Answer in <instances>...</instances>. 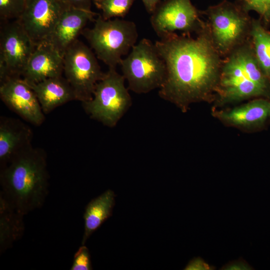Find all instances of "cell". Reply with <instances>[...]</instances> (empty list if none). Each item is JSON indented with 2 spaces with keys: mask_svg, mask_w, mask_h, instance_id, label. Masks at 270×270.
<instances>
[{
  "mask_svg": "<svg viewBox=\"0 0 270 270\" xmlns=\"http://www.w3.org/2000/svg\"><path fill=\"white\" fill-rule=\"evenodd\" d=\"M63 74V56L46 42L36 46L22 78L29 84H34Z\"/></svg>",
  "mask_w": 270,
  "mask_h": 270,
  "instance_id": "9a60e30c",
  "label": "cell"
},
{
  "mask_svg": "<svg viewBox=\"0 0 270 270\" xmlns=\"http://www.w3.org/2000/svg\"><path fill=\"white\" fill-rule=\"evenodd\" d=\"M216 267L210 264L200 256L194 257L189 261L184 270H214Z\"/></svg>",
  "mask_w": 270,
  "mask_h": 270,
  "instance_id": "d4e9b609",
  "label": "cell"
},
{
  "mask_svg": "<svg viewBox=\"0 0 270 270\" xmlns=\"http://www.w3.org/2000/svg\"><path fill=\"white\" fill-rule=\"evenodd\" d=\"M44 114L68 102L76 100L71 86L62 76L29 84Z\"/></svg>",
  "mask_w": 270,
  "mask_h": 270,
  "instance_id": "e0dca14e",
  "label": "cell"
},
{
  "mask_svg": "<svg viewBox=\"0 0 270 270\" xmlns=\"http://www.w3.org/2000/svg\"><path fill=\"white\" fill-rule=\"evenodd\" d=\"M191 34L176 32L154 43L166 68L159 96L187 112L190 106L215 100L223 58L212 40L206 22Z\"/></svg>",
  "mask_w": 270,
  "mask_h": 270,
  "instance_id": "6da1fadb",
  "label": "cell"
},
{
  "mask_svg": "<svg viewBox=\"0 0 270 270\" xmlns=\"http://www.w3.org/2000/svg\"><path fill=\"white\" fill-rule=\"evenodd\" d=\"M152 26L160 38L177 31L191 34L201 27L200 10L191 0H164L151 14Z\"/></svg>",
  "mask_w": 270,
  "mask_h": 270,
  "instance_id": "30bf717a",
  "label": "cell"
},
{
  "mask_svg": "<svg viewBox=\"0 0 270 270\" xmlns=\"http://www.w3.org/2000/svg\"><path fill=\"white\" fill-rule=\"evenodd\" d=\"M68 6L88 10H91L92 0H62Z\"/></svg>",
  "mask_w": 270,
  "mask_h": 270,
  "instance_id": "4316f807",
  "label": "cell"
},
{
  "mask_svg": "<svg viewBox=\"0 0 270 270\" xmlns=\"http://www.w3.org/2000/svg\"><path fill=\"white\" fill-rule=\"evenodd\" d=\"M24 216L0 194V253L10 248L24 230Z\"/></svg>",
  "mask_w": 270,
  "mask_h": 270,
  "instance_id": "d6986e66",
  "label": "cell"
},
{
  "mask_svg": "<svg viewBox=\"0 0 270 270\" xmlns=\"http://www.w3.org/2000/svg\"><path fill=\"white\" fill-rule=\"evenodd\" d=\"M235 2L248 12L251 10L256 12L268 28L270 24V0H236Z\"/></svg>",
  "mask_w": 270,
  "mask_h": 270,
  "instance_id": "7402d4cb",
  "label": "cell"
},
{
  "mask_svg": "<svg viewBox=\"0 0 270 270\" xmlns=\"http://www.w3.org/2000/svg\"><path fill=\"white\" fill-rule=\"evenodd\" d=\"M250 39L259 66L270 82V32L260 18H252Z\"/></svg>",
  "mask_w": 270,
  "mask_h": 270,
  "instance_id": "ffe728a7",
  "label": "cell"
},
{
  "mask_svg": "<svg viewBox=\"0 0 270 270\" xmlns=\"http://www.w3.org/2000/svg\"><path fill=\"white\" fill-rule=\"evenodd\" d=\"M82 34L94 50L98 59L108 68L120 65L136 44L138 32L133 22L119 18L105 20L98 15L92 28H84Z\"/></svg>",
  "mask_w": 270,
  "mask_h": 270,
  "instance_id": "277c9868",
  "label": "cell"
},
{
  "mask_svg": "<svg viewBox=\"0 0 270 270\" xmlns=\"http://www.w3.org/2000/svg\"><path fill=\"white\" fill-rule=\"evenodd\" d=\"M70 270H92L89 250L84 244H82L74 254L73 262Z\"/></svg>",
  "mask_w": 270,
  "mask_h": 270,
  "instance_id": "cb8c5ba5",
  "label": "cell"
},
{
  "mask_svg": "<svg viewBox=\"0 0 270 270\" xmlns=\"http://www.w3.org/2000/svg\"><path fill=\"white\" fill-rule=\"evenodd\" d=\"M0 84V97L8 108L33 125L39 126L44 122V114L26 80L20 76H12Z\"/></svg>",
  "mask_w": 270,
  "mask_h": 270,
  "instance_id": "7c38bea8",
  "label": "cell"
},
{
  "mask_svg": "<svg viewBox=\"0 0 270 270\" xmlns=\"http://www.w3.org/2000/svg\"><path fill=\"white\" fill-rule=\"evenodd\" d=\"M26 0H0V18L8 22L18 20L22 14Z\"/></svg>",
  "mask_w": 270,
  "mask_h": 270,
  "instance_id": "603a6c76",
  "label": "cell"
},
{
  "mask_svg": "<svg viewBox=\"0 0 270 270\" xmlns=\"http://www.w3.org/2000/svg\"><path fill=\"white\" fill-rule=\"evenodd\" d=\"M258 98L270 99V82L259 66L249 38L223 58L214 101L222 106Z\"/></svg>",
  "mask_w": 270,
  "mask_h": 270,
  "instance_id": "3957f363",
  "label": "cell"
},
{
  "mask_svg": "<svg viewBox=\"0 0 270 270\" xmlns=\"http://www.w3.org/2000/svg\"><path fill=\"white\" fill-rule=\"evenodd\" d=\"M124 82V78L117 72L116 68H108L96 84L92 98L82 102L91 118L109 128L116 126L132 104Z\"/></svg>",
  "mask_w": 270,
  "mask_h": 270,
  "instance_id": "52a82bcc",
  "label": "cell"
},
{
  "mask_svg": "<svg viewBox=\"0 0 270 270\" xmlns=\"http://www.w3.org/2000/svg\"><path fill=\"white\" fill-rule=\"evenodd\" d=\"M220 270H253L254 268L242 257L234 260H230L224 264Z\"/></svg>",
  "mask_w": 270,
  "mask_h": 270,
  "instance_id": "484cf974",
  "label": "cell"
},
{
  "mask_svg": "<svg viewBox=\"0 0 270 270\" xmlns=\"http://www.w3.org/2000/svg\"><path fill=\"white\" fill-rule=\"evenodd\" d=\"M64 74L82 102L90 100L97 83L103 78L98 58L94 52L78 39L64 56Z\"/></svg>",
  "mask_w": 270,
  "mask_h": 270,
  "instance_id": "ba28073f",
  "label": "cell"
},
{
  "mask_svg": "<svg viewBox=\"0 0 270 270\" xmlns=\"http://www.w3.org/2000/svg\"><path fill=\"white\" fill-rule=\"evenodd\" d=\"M135 0H96L94 3L105 20L124 17Z\"/></svg>",
  "mask_w": 270,
  "mask_h": 270,
  "instance_id": "44dd1931",
  "label": "cell"
},
{
  "mask_svg": "<svg viewBox=\"0 0 270 270\" xmlns=\"http://www.w3.org/2000/svg\"><path fill=\"white\" fill-rule=\"evenodd\" d=\"M224 124L246 130H258L270 124V99L255 98L232 108L212 110Z\"/></svg>",
  "mask_w": 270,
  "mask_h": 270,
  "instance_id": "4fadbf2b",
  "label": "cell"
},
{
  "mask_svg": "<svg viewBox=\"0 0 270 270\" xmlns=\"http://www.w3.org/2000/svg\"><path fill=\"white\" fill-rule=\"evenodd\" d=\"M217 51L224 58L250 38L252 18L236 2L224 0L200 10Z\"/></svg>",
  "mask_w": 270,
  "mask_h": 270,
  "instance_id": "5b68a950",
  "label": "cell"
},
{
  "mask_svg": "<svg viewBox=\"0 0 270 270\" xmlns=\"http://www.w3.org/2000/svg\"><path fill=\"white\" fill-rule=\"evenodd\" d=\"M128 88L138 94L160 89L166 74L165 62L154 43L144 38L136 44L120 64Z\"/></svg>",
  "mask_w": 270,
  "mask_h": 270,
  "instance_id": "8992f818",
  "label": "cell"
},
{
  "mask_svg": "<svg viewBox=\"0 0 270 270\" xmlns=\"http://www.w3.org/2000/svg\"><path fill=\"white\" fill-rule=\"evenodd\" d=\"M94 0H92V2L94 1Z\"/></svg>",
  "mask_w": 270,
  "mask_h": 270,
  "instance_id": "f1b7e54d",
  "label": "cell"
},
{
  "mask_svg": "<svg viewBox=\"0 0 270 270\" xmlns=\"http://www.w3.org/2000/svg\"><path fill=\"white\" fill-rule=\"evenodd\" d=\"M96 15L92 10L68 7L46 42L63 56L66 50L78 40L86 24L94 21Z\"/></svg>",
  "mask_w": 270,
  "mask_h": 270,
  "instance_id": "5bb4252c",
  "label": "cell"
},
{
  "mask_svg": "<svg viewBox=\"0 0 270 270\" xmlns=\"http://www.w3.org/2000/svg\"><path fill=\"white\" fill-rule=\"evenodd\" d=\"M146 10L152 14L156 10L161 0H142Z\"/></svg>",
  "mask_w": 270,
  "mask_h": 270,
  "instance_id": "83f0119b",
  "label": "cell"
},
{
  "mask_svg": "<svg viewBox=\"0 0 270 270\" xmlns=\"http://www.w3.org/2000/svg\"><path fill=\"white\" fill-rule=\"evenodd\" d=\"M49 178L45 152L32 145L0 168V194L25 216L44 204Z\"/></svg>",
  "mask_w": 270,
  "mask_h": 270,
  "instance_id": "7a4b0ae2",
  "label": "cell"
},
{
  "mask_svg": "<svg viewBox=\"0 0 270 270\" xmlns=\"http://www.w3.org/2000/svg\"><path fill=\"white\" fill-rule=\"evenodd\" d=\"M115 197L114 192L108 189L88 204L84 214L82 244H85L91 235L112 216Z\"/></svg>",
  "mask_w": 270,
  "mask_h": 270,
  "instance_id": "ac0fdd59",
  "label": "cell"
},
{
  "mask_svg": "<svg viewBox=\"0 0 270 270\" xmlns=\"http://www.w3.org/2000/svg\"><path fill=\"white\" fill-rule=\"evenodd\" d=\"M62 0H26L18 20L36 46L46 42L68 7Z\"/></svg>",
  "mask_w": 270,
  "mask_h": 270,
  "instance_id": "8fae6325",
  "label": "cell"
},
{
  "mask_svg": "<svg viewBox=\"0 0 270 270\" xmlns=\"http://www.w3.org/2000/svg\"><path fill=\"white\" fill-rule=\"evenodd\" d=\"M31 128L20 120L1 116L0 118V168L24 149L32 146Z\"/></svg>",
  "mask_w": 270,
  "mask_h": 270,
  "instance_id": "2e32d148",
  "label": "cell"
},
{
  "mask_svg": "<svg viewBox=\"0 0 270 270\" xmlns=\"http://www.w3.org/2000/svg\"><path fill=\"white\" fill-rule=\"evenodd\" d=\"M36 46L18 20L4 22L0 32V82L22 76Z\"/></svg>",
  "mask_w": 270,
  "mask_h": 270,
  "instance_id": "9c48e42d",
  "label": "cell"
}]
</instances>
